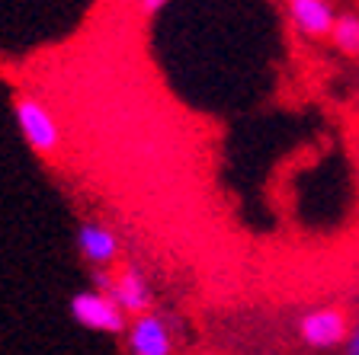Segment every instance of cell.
<instances>
[{
    "mask_svg": "<svg viewBox=\"0 0 359 355\" xmlns=\"http://www.w3.org/2000/svg\"><path fill=\"white\" fill-rule=\"evenodd\" d=\"M90 281H93V288L116 298V304L128 317L154 311V288H151L148 272L138 263H126L122 269H90Z\"/></svg>",
    "mask_w": 359,
    "mask_h": 355,
    "instance_id": "obj_2",
    "label": "cell"
},
{
    "mask_svg": "<svg viewBox=\"0 0 359 355\" xmlns=\"http://www.w3.org/2000/svg\"><path fill=\"white\" fill-rule=\"evenodd\" d=\"M177 326H173L170 317L157 311L138 314L132 317L126 330V346L128 355H173V346H177Z\"/></svg>",
    "mask_w": 359,
    "mask_h": 355,
    "instance_id": "obj_6",
    "label": "cell"
},
{
    "mask_svg": "<svg viewBox=\"0 0 359 355\" xmlns=\"http://www.w3.org/2000/svg\"><path fill=\"white\" fill-rule=\"evenodd\" d=\"M173 0H138V10H142V16H157L161 10H167Z\"/></svg>",
    "mask_w": 359,
    "mask_h": 355,
    "instance_id": "obj_9",
    "label": "cell"
},
{
    "mask_svg": "<svg viewBox=\"0 0 359 355\" xmlns=\"http://www.w3.org/2000/svg\"><path fill=\"white\" fill-rule=\"evenodd\" d=\"M77 256L87 269H112L122 259V240L119 234L100 218H83L74 230Z\"/></svg>",
    "mask_w": 359,
    "mask_h": 355,
    "instance_id": "obj_5",
    "label": "cell"
},
{
    "mask_svg": "<svg viewBox=\"0 0 359 355\" xmlns=\"http://www.w3.org/2000/svg\"><path fill=\"white\" fill-rule=\"evenodd\" d=\"M344 355H359V317L353 320V330H350V340L344 346Z\"/></svg>",
    "mask_w": 359,
    "mask_h": 355,
    "instance_id": "obj_10",
    "label": "cell"
},
{
    "mask_svg": "<svg viewBox=\"0 0 359 355\" xmlns=\"http://www.w3.org/2000/svg\"><path fill=\"white\" fill-rule=\"evenodd\" d=\"M67 314H71V320L77 326L93 330V333H103V336H126L128 323H132V317L116 304V298L100 288L77 291L67 301Z\"/></svg>",
    "mask_w": 359,
    "mask_h": 355,
    "instance_id": "obj_3",
    "label": "cell"
},
{
    "mask_svg": "<svg viewBox=\"0 0 359 355\" xmlns=\"http://www.w3.org/2000/svg\"><path fill=\"white\" fill-rule=\"evenodd\" d=\"M10 109H13V122L32 154L42 157V160L58 154L65 134H61L58 118L42 97H36L29 90H16L13 99H10Z\"/></svg>",
    "mask_w": 359,
    "mask_h": 355,
    "instance_id": "obj_1",
    "label": "cell"
},
{
    "mask_svg": "<svg viewBox=\"0 0 359 355\" xmlns=\"http://www.w3.org/2000/svg\"><path fill=\"white\" fill-rule=\"evenodd\" d=\"M285 16L299 36L330 39V29L340 13H337L334 0H285Z\"/></svg>",
    "mask_w": 359,
    "mask_h": 355,
    "instance_id": "obj_7",
    "label": "cell"
},
{
    "mask_svg": "<svg viewBox=\"0 0 359 355\" xmlns=\"http://www.w3.org/2000/svg\"><path fill=\"white\" fill-rule=\"evenodd\" d=\"M353 330V320L344 307L337 304H321V307H311L299 317L295 323V333L305 342L308 349H318V352H327V349H340L346 346Z\"/></svg>",
    "mask_w": 359,
    "mask_h": 355,
    "instance_id": "obj_4",
    "label": "cell"
},
{
    "mask_svg": "<svg viewBox=\"0 0 359 355\" xmlns=\"http://www.w3.org/2000/svg\"><path fill=\"white\" fill-rule=\"evenodd\" d=\"M330 45L344 58H359V13L346 10V13L337 16L334 29H330Z\"/></svg>",
    "mask_w": 359,
    "mask_h": 355,
    "instance_id": "obj_8",
    "label": "cell"
}]
</instances>
